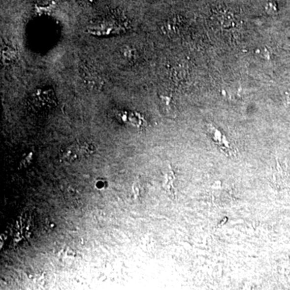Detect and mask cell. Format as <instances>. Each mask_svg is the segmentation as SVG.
Returning <instances> with one entry per match:
<instances>
[{
  "label": "cell",
  "instance_id": "6da1fadb",
  "mask_svg": "<svg viewBox=\"0 0 290 290\" xmlns=\"http://www.w3.org/2000/svg\"><path fill=\"white\" fill-rule=\"evenodd\" d=\"M95 150L96 147L91 143L87 141L74 142L61 150L59 158L61 162L77 161L93 154Z\"/></svg>",
  "mask_w": 290,
  "mask_h": 290
},
{
  "label": "cell",
  "instance_id": "7a4b0ae2",
  "mask_svg": "<svg viewBox=\"0 0 290 290\" xmlns=\"http://www.w3.org/2000/svg\"><path fill=\"white\" fill-rule=\"evenodd\" d=\"M207 131L211 136L213 141L220 147V149L224 152L226 156L232 157L235 156V150L230 144L228 139L224 133H222L219 129H216L212 124L207 125Z\"/></svg>",
  "mask_w": 290,
  "mask_h": 290
},
{
  "label": "cell",
  "instance_id": "3957f363",
  "mask_svg": "<svg viewBox=\"0 0 290 290\" xmlns=\"http://www.w3.org/2000/svg\"><path fill=\"white\" fill-rule=\"evenodd\" d=\"M117 117L120 121L124 124H131L132 126L140 127L144 124L140 115L134 113V112H129L127 111H120L117 113Z\"/></svg>",
  "mask_w": 290,
  "mask_h": 290
},
{
  "label": "cell",
  "instance_id": "277c9868",
  "mask_svg": "<svg viewBox=\"0 0 290 290\" xmlns=\"http://www.w3.org/2000/svg\"><path fill=\"white\" fill-rule=\"evenodd\" d=\"M286 102L288 104H290V91H289L288 93L286 94Z\"/></svg>",
  "mask_w": 290,
  "mask_h": 290
}]
</instances>
